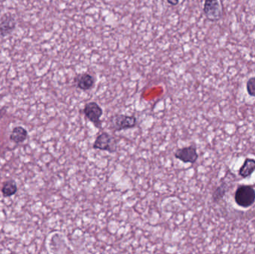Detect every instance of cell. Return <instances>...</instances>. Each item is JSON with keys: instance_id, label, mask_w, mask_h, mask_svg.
Returning a JSON list of instances; mask_svg holds the SVG:
<instances>
[{"instance_id": "cell-4", "label": "cell", "mask_w": 255, "mask_h": 254, "mask_svg": "<svg viewBox=\"0 0 255 254\" xmlns=\"http://www.w3.org/2000/svg\"><path fill=\"white\" fill-rule=\"evenodd\" d=\"M236 203L240 207L247 208L255 202V190L250 186H241L235 192Z\"/></svg>"}, {"instance_id": "cell-9", "label": "cell", "mask_w": 255, "mask_h": 254, "mask_svg": "<svg viewBox=\"0 0 255 254\" xmlns=\"http://www.w3.org/2000/svg\"><path fill=\"white\" fill-rule=\"evenodd\" d=\"M27 137V131L23 127L17 126L13 129L10 135V140L15 143H22L26 140Z\"/></svg>"}, {"instance_id": "cell-2", "label": "cell", "mask_w": 255, "mask_h": 254, "mask_svg": "<svg viewBox=\"0 0 255 254\" xmlns=\"http://www.w3.org/2000/svg\"><path fill=\"white\" fill-rule=\"evenodd\" d=\"M93 148L113 154L116 151V140L114 137H112L109 133L103 131L95 139Z\"/></svg>"}, {"instance_id": "cell-12", "label": "cell", "mask_w": 255, "mask_h": 254, "mask_svg": "<svg viewBox=\"0 0 255 254\" xmlns=\"http://www.w3.org/2000/svg\"><path fill=\"white\" fill-rule=\"evenodd\" d=\"M226 192V187H225V183H221L219 186L214 191L212 195L213 201L215 203L219 202L221 198L225 195Z\"/></svg>"}, {"instance_id": "cell-13", "label": "cell", "mask_w": 255, "mask_h": 254, "mask_svg": "<svg viewBox=\"0 0 255 254\" xmlns=\"http://www.w3.org/2000/svg\"><path fill=\"white\" fill-rule=\"evenodd\" d=\"M246 89L249 96L255 97V77H252L248 80Z\"/></svg>"}, {"instance_id": "cell-11", "label": "cell", "mask_w": 255, "mask_h": 254, "mask_svg": "<svg viewBox=\"0 0 255 254\" xmlns=\"http://www.w3.org/2000/svg\"><path fill=\"white\" fill-rule=\"evenodd\" d=\"M17 192V183L14 181H7L4 183L2 188L3 196L11 197Z\"/></svg>"}, {"instance_id": "cell-14", "label": "cell", "mask_w": 255, "mask_h": 254, "mask_svg": "<svg viewBox=\"0 0 255 254\" xmlns=\"http://www.w3.org/2000/svg\"><path fill=\"white\" fill-rule=\"evenodd\" d=\"M168 5H171V6H176L179 5V0H166Z\"/></svg>"}, {"instance_id": "cell-3", "label": "cell", "mask_w": 255, "mask_h": 254, "mask_svg": "<svg viewBox=\"0 0 255 254\" xmlns=\"http://www.w3.org/2000/svg\"><path fill=\"white\" fill-rule=\"evenodd\" d=\"M84 116L94 125L96 128H102L101 118L103 117V109L96 102H90L84 105L82 110Z\"/></svg>"}, {"instance_id": "cell-8", "label": "cell", "mask_w": 255, "mask_h": 254, "mask_svg": "<svg viewBox=\"0 0 255 254\" xmlns=\"http://www.w3.org/2000/svg\"><path fill=\"white\" fill-rule=\"evenodd\" d=\"M75 84L77 88L83 91L91 90L95 85V79L90 74L82 73L75 78Z\"/></svg>"}, {"instance_id": "cell-5", "label": "cell", "mask_w": 255, "mask_h": 254, "mask_svg": "<svg viewBox=\"0 0 255 254\" xmlns=\"http://www.w3.org/2000/svg\"><path fill=\"white\" fill-rule=\"evenodd\" d=\"M174 157L183 163L194 164L199 158L196 147L193 145L183 148H178L174 152Z\"/></svg>"}, {"instance_id": "cell-1", "label": "cell", "mask_w": 255, "mask_h": 254, "mask_svg": "<svg viewBox=\"0 0 255 254\" xmlns=\"http://www.w3.org/2000/svg\"><path fill=\"white\" fill-rule=\"evenodd\" d=\"M138 125V119L134 115L114 114L109 120L110 129L122 131L132 129Z\"/></svg>"}, {"instance_id": "cell-10", "label": "cell", "mask_w": 255, "mask_h": 254, "mask_svg": "<svg viewBox=\"0 0 255 254\" xmlns=\"http://www.w3.org/2000/svg\"><path fill=\"white\" fill-rule=\"evenodd\" d=\"M255 170V160L254 159L246 158L242 167L239 171V174L243 178L250 176Z\"/></svg>"}, {"instance_id": "cell-7", "label": "cell", "mask_w": 255, "mask_h": 254, "mask_svg": "<svg viewBox=\"0 0 255 254\" xmlns=\"http://www.w3.org/2000/svg\"><path fill=\"white\" fill-rule=\"evenodd\" d=\"M16 27V20L11 14L3 15L0 21V37H6Z\"/></svg>"}, {"instance_id": "cell-6", "label": "cell", "mask_w": 255, "mask_h": 254, "mask_svg": "<svg viewBox=\"0 0 255 254\" xmlns=\"http://www.w3.org/2000/svg\"><path fill=\"white\" fill-rule=\"evenodd\" d=\"M203 11L206 18L211 22L219 21L222 16L219 0H205Z\"/></svg>"}]
</instances>
